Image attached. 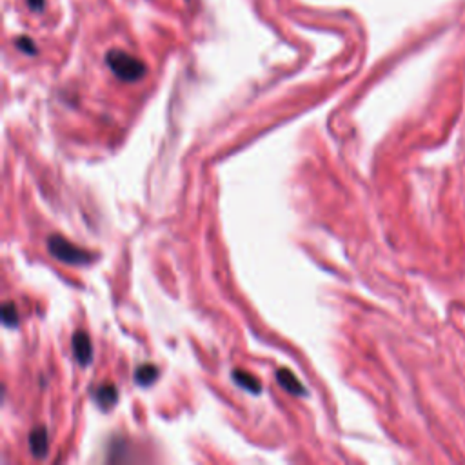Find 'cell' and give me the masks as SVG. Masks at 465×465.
<instances>
[{
  "label": "cell",
  "mask_w": 465,
  "mask_h": 465,
  "mask_svg": "<svg viewBox=\"0 0 465 465\" xmlns=\"http://www.w3.org/2000/svg\"><path fill=\"white\" fill-rule=\"evenodd\" d=\"M2 322L8 327H15L19 324V311L13 302H4L2 306Z\"/></svg>",
  "instance_id": "9"
},
{
  "label": "cell",
  "mask_w": 465,
  "mask_h": 465,
  "mask_svg": "<svg viewBox=\"0 0 465 465\" xmlns=\"http://www.w3.org/2000/svg\"><path fill=\"white\" fill-rule=\"evenodd\" d=\"M71 346H73L75 360L79 362L82 367L90 366L91 360H93V344H91L90 335L84 331H77L73 335Z\"/></svg>",
  "instance_id": "3"
},
{
  "label": "cell",
  "mask_w": 465,
  "mask_h": 465,
  "mask_svg": "<svg viewBox=\"0 0 465 465\" xmlns=\"http://www.w3.org/2000/svg\"><path fill=\"white\" fill-rule=\"evenodd\" d=\"M106 62H108L109 70L115 73V77L122 82H137L146 75V64L142 60L126 53V51L111 50L106 55Z\"/></svg>",
  "instance_id": "1"
},
{
  "label": "cell",
  "mask_w": 465,
  "mask_h": 465,
  "mask_svg": "<svg viewBox=\"0 0 465 465\" xmlns=\"http://www.w3.org/2000/svg\"><path fill=\"white\" fill-rule=\"evenodd\" d=\"M95 400H97L100 409L109 411L117 404V400H119V391H117V387L113 384H102L95 391Z\"/></svg>",
  "instance_id": "6"
},
{
  "label": "cell",
  "mask_w": 465,
  "mask_h": 465,
  "mask_svg": "<svg viewBox=\"0 0 465 465\" xmlns=\"http://www.w3.org/2000/svg\"><path fill=\"white\" fill-rule=\"evenodd\" d=\"M17 48H19L22 53L26 55H35L37 53V46L35 42L30 39V37H20V39H17Z\"/></svg>",
  "instance_id": "10"
},
{
  "label": "cell",
  "mask_w": 465,
  "mask_h": 465,
  "mask_svg": "<svg viewBox=\"0 0 465 465\" xmlns=\"http://www.w3.org/2000/svg\"><path fill=\"white\" fill-rule=\"evenodd\" d=\"M48 251L59 262L71 264V266H84V264H90L93 260V255L90 251L75 246L60 235H51L48 238Z\"/></svg>",
  "instance_id": "2"
},
{
  "label": "cell",
  "mask_w": 465,
  "mask_h": 465,
  "mask_svg": "<svg viewBox=\"0 0 465 465\" xmlns=\"http://www.w3.org/2000/svg\"><path fill=\"white\" fill-rule=\"evenodd\" d=\"M277 382L280 384V387H282L284 391H287L289 395H295V396L306 395V387L298 382L297 376L293 375L289 369L280 367V369L277 371Z\"/></svg>",
  "instance_id": "5"
},
{
  "label": "cell",
  "mask_w": 465,
  "mask_h": 465,
  "mask_svg": "<svg viewBox=\"0 0 465 465\" xmlns=\"http://www.w3.org/2000/svg\"><path fill=\"white\" fill-rule=\"evenodd\" d=\"M28 4H30L31 10L40 11L42 10V6H44V0H28Z\"/></svg>",
  "instance_id": "11"
},
{
  "label": "cell",
  "mask_w": 465,
  "mask_h": 465,
  "mask_svg": "<svg viewBox=\"0 0 465 465\" xmlns=\"http://www.w3.org/2000/svg\"><path fill=\"white\" fill-rule=\"evenodd\" d=\"M157 378H159V369L155 366H151V364H144V366H140L139 369L135 371V382L142 387H148L151 386V384H155Z\"/></svg>",
  "instance_id": "8"
},
{
  "label": "cell",
  "mask_w": 465,
  "mask_h": 465,
  "mask_svg": "<svg viewBox=\"0 0 465 465\" xmlns=\"http://www.w3.org/2000/svg\"><path fill=\"white\" fill-rule=\"evenodd\" d=\"M50 449V436L44 426H39L30 433V451L35 458H46Z\"/></svg>",
  "instance_id": "4"
},
{
  "label": "cell",
  "mask_w": 465,
  "mask_h": 465,
  "mask_svg": "<svg viewBox=\"0 0 465 465\" xmlns=\"http://www.w3.org/2000/svg\"><path fill=\"white\" fill-rule=\"evenodd\" d=\"M232 380L237 382L238 386L246 389L248 393H253V395H258L262 386H260V382L248 371H242V369H235L232 371Z\"/></svg>",
  "instance_id": "7"
}]
</instances>
